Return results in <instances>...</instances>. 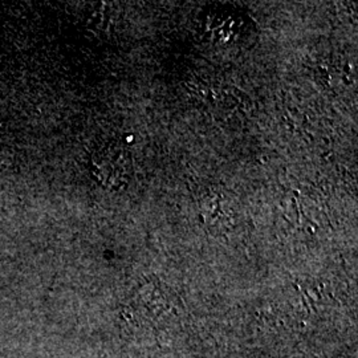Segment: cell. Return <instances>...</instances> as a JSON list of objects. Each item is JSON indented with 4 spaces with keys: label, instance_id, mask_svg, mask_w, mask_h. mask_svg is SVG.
I'll return each instance as SVG.
<instances>
[{
    "label": "cell",
    "instance_id": "cell-1",
    "mask_svg": "<svg viewBox=\"0 0 358 358\" xmlns=\"http://www.w3.org/2000/svg\"><path fill=\"white\" fill-rule=\"evenodd\" d=\"M90 170L94 179L109 192L125 190L134 174L133 155L115 140L100 143L92 154Z\"/></svg>",
    "mask_w": 358,
    "mask_h": 358
},
{
    "label": "cell",
    "instance_id": "cell-2",
    "mask_svg": "<svg viewBox=\"0 0 358 358\" xmlns=\"http://www.w3.org/2000/svg\"><path fill=\"white\" fill-rule=\"evenodd\" d=\"M201 214L207 230L214 235H224L236 224V206L222 190L211 189L201 201Z\"/></svg>",
    "mask_w": 358,
    "mask_h": 358
},
{
    "label": "cell",
    "instance_id": "cell-3",
    "mask_svg": "<svg viewBox=\"0 0 358 358\" xmlns=\"http://www.w3.org/2000/svg\"><path fill=\"white\" fill-rule=\"evenodd\" d=\"M250 19L234 8H217L210 13L206 26L211 38L222 44H238L250 34Z\"/></svg>",
    "mask_w": 358,
    "mask_h": 358
}]
</instances>
